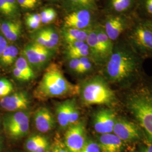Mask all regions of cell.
<instances>
[{"instance_id": "cell-11", "label": "cell", "mask_w": 152, "mask_h": 152, "mask_svg": "<svg viewBox=\"0 0 152 152\" xmlns=\"http://www.w3.org/2000/svg\"><path fill=\"white\" fill-rule=\"evenodd\" d=\"M116 120V114L113 110L100 109L94 114V127L97 132L102 135L112 133Z\"/></svg>"}, {"instance_id": "cell-29", "label": "cell", "mask_w": 152, "mask_h": 152, "mask_svg": "<svg viewBox=\"0 0 152 152\" xmlns=\"http://www.w3.org/2000/svg\"><path fill=\"white\" fill-rule=\"evenodd\" d=\"M26 24L28 27L33 29L38 28L41 24V17L39 14H29L26 16Z\"/></svg>"}, {"instance_id": "cell-27", "label": "cell", "mask_w": 152, "mask_h": 152, "mask_svg": "<svg viewBox=\"0 0 152 152\" xmlns=\"http://www.w3.org/2000/svg\"><path fill=\"white\" fill-rule=\"evenodd\" d=\"M13 90L11 82L6 78H0V99L9 95Z\"/></svg>"}, {"instance_id": "cell-32", "label": "cell", "mask_w": 152, "mask_h": 152, "mask_svg": "<svg viewBox=\"0 0 152 152\" xmlns=\"http://www.w3.org/2000/svg\"><path fill=\"white\" fill-rule=\"evenodd\" d=\"M81 152H101L99 144L92 141H87Z\"/></svg>"}, {"instance_id": "cell-34", "label": "cell", "mask_w": 152, "mask_h": 152, "mask_svg": "<svg viewBox=\"0 0 152 152\" xmlns=\"http://www.w3.org/2000/svg\"><path fill=\"white\" fill-rule=\"evenodd\" d=\"M69 62V66L72 71L78 73L80 66V60L78 58L71 59Z\"/></svg>"}, {"instance_id": "cell-31", "label": "cell", "mask_w": 152, "mask_h": 152, "mask_svg": "<svg viewBox=\"0 0 152 152\" xmlns=\"http://www.w3.org/2000/svg\"><path fill=\"white\" fill-rule=\"evenodd\" d=\"M34 40H35V42L39 44L41 46H43L44 47L50 50L53 49L52 45L50 43L48 39L46 38L43 29L40 30L34 36Z\"/></svg>"}, {"instance_id": "cell-21", "label": "cell", "mask_w": 152, "mask_h": 152, "mask_svg": "<svg viewBox=\"0 0 152 152\" xmlns=\"http://www.w3.org/2000/svg\"><path fill=\"white\" fill-rule=\"evenodd\" d=\"M94 28L96 33L99 44H100L106 55L109 58L113 51L114 46L113 42L109 38L103 26L98 25Z\"/></svg>"}, {"instance_id": "cell-3", "label": "cell", "mask_w": 152, "mask_h": 152, "mask_svg": "<svg viewBox=\"0 0 152 152\" xmlns=\"http://www.w3.org/2000/svg\"><path fill=\"white\" fill-rule=\"evenodd\" d=\"M126 105L152 141V88H136L127 96Z\"/></svg>"}, {"instance_id": "cell-4", "label": "cell", "mask_w": 152, "mask_h": 152, "mask_svg": "<svg viewBox=\"0 0 152 152\" xmlns=\"http://www.w3.org/2000/svg\"><path fill=\"white\" fill-rule=\"evenodd\" d=\"M124 35L126 42L139 56H152V21L134 15L132 23Z\"/></svg>"}, {"instance_id": "cell-23", "label": "cell", "mask_w": 152, "mask_h": 152, "mask_svg": "<svg viewBox=\"0 0 152 152\" xmlns=\"http://www.w3.org/2000/svg\"><path fill=\"white\" fill-rule=\"evenodd\" d=\"M15 67L19 69L24 76L26 81L31 80L35 77L34 71H33L31 65L24 57L21 56L16 59Z\"/></svg>"}, {"instance_id": "cell-35", "label": "cell", "mask_w": 152, "mask_h": 152, "mask_svg": "<svg viewBox=\"0 0 152 152\" xmlns=\"http://www.w3.org/2000/svg\"><path fill=\"white\" fill-rule=\"evenodd\" d=\"M49 145V141L45 137L44 140L39 145L37 149L34 152H46L48 150Z\"/></svg>"}, {"instance_id": "cell-17", "label": "cell", "mask_w": 152, "mask_h": 152, "mask_svg": "<svg viewBox=\"0 0 152 152\" xmlns=\"http://www.w3.org/2000/svg\"><path fill=\"white\" fill-rule=\"evenodd\" d=\"M137 0H109L110 14L131 15L134 14Z\"/></svg>"}, {"instance_id": "cell-46", "label": "cell", "mask_w": 152, "mask_h": 152, "mask_svg": "<svg viewBox=\"0 0 152 152\" xmlns=\"http://www.w3.org/2000/svg\"><path fill=\"white\" fill-rule=\"evenodd\" d=\"M0 125H1V118H0Z\"/></svg>"}, {"instance_id": "cell-44", "label": "cell", "mask_w": 152, "mask_h": 152, "mask_svg": "<svg viewBox=\"0 0 152 152\" xmlns=\"http://www.w3.org/2000/svg\"><path fill=\"white\" fill-rule=\"evenodd\" d=\"M2 146V139L1 136H0V151H1Z\"/></svg>"}, {"instance_id": "cell-26", "label": "cell", "mask_w": 152, "mask_h": 152, "mask_svg": "<svg viewBox=\"0 0 152 152\" xmlns=\"http://www.w3.org/2000/svg\"><path fill=\"white\" fill-rule=\"evenodd\" d=\"M41 22L43 24H49L53 22L56 18V12L53 8H48L44 10L40 14Z\"/></svg>"}, {"instance_id": "cell-40", "label": "cell", "mask_w": 152, "mask_h": 152, "mask_svg": "<svg viewBox=\"0 0 152 152\" xmlns=\"http://www.w3.org/2000/svg\"><path fill=\"white\" fill-rule=\"evenodd\" d=\"M7 46V42L5 38H4L3 36H2L1 35H0V56Z\"/></svg>"}, {"instance_id": "cell-15", "label": "cell", "mask_w": 152, "mask_h": 152, "mask_svg": "<svg viewBox=\"0 0 152 152\" xmlns=\"http://www.w3.org/2000/svg\"><path fill=\"white\" fill-rule=\"evenodd\" d=\"M98 144L101 152H122L124 147V142L112 133L102 135Z\"/></svg>"}, {"instance_id": "cell-18", "label": "cell", "mask_w": 152, "mask_h": 152, "mask_svg": "<svg viewBox=\"0 0 152 152\" xmlns=\"http://www.w3.org/2000/svg\"><path fill=\"white\" fill-rule=\"evenodd\" d=\"M72 99H68L59 104L56 108L57 120L60 127L67 129L69 126V118Z\"/></svg>"}, {"instance_id": "cell-28", "label": "cell", "mask_w": 152, "mask_h": 152, "mask_svg": "<svg viewBox=\"0 0 152 152\" xmlns=\"http://www.w3.org/2000/svg\"><path fill=\"white\" fill-rule=\"evenodd\" d=\"M43 31L46 38L52 45L53 49H54L59 43V38L58 34L56 31L51 28L43 29Z\"/></svg>"}, {"instance_id": "cell-47", "label": "cell", "mask_w": 152, "mask_h": 152, "mask_svg": "<svg viewBox=\"0 0 152 152\" xmlns=\"http://www.w3.org/2000/svg\"></svg>"}, {"instance_id": "cell-13", "label": "cell", "mask_w": 152, "mask_h": 152, "mask_svg": "<svg viewBox=\"0 0 152 152\" xmlns=\"http://www.w3.org/2000/svg\"><path fill=\"white\" fill-rule=\"evenodd\" d=\"M29 105V99L25 92H15L0 99V106L9 112L25 111Z\"/></svg>"}, {"instance_id": "cell-43", "label": "cell", "mask_w": 152, "mask_h": 152, "mask_svg": "<svg viewBox=\"0 0 152 152\" xmlns=\"http://www.w3.org/2000/svg\"><path fill=\"white\" fill-rule=\"evenodd\" d=\"M32 4H33V5L36 6V5L37 4V0H28Z\"/></svg>"}, {"instance_id": "cell-45", "label": "cell", "mask_w": 152, "mask_h": 152, "mask_svg": "<svg viewBox=\"0 0 152 152\" xmlns=\"http://www.w3.org/2000/svg\"><path fill=\"white\" fill-rule=\"evenodd\" d=\"M91 3H92L93 5H94L96 6V1L95 0H88Z\"/></svg>"}, {"instance_id": "cell-16", "label": "cell", "mask_w": 152, "mask_h": 152, "mask_svg": "<svg viewBox=\"0 0 152 152\" xmlns=\"http://www.w3.org/2000/svg\"><path fill=\"white\" fill-rule=\"evenodd\" d=\"M86 42L88 46L90 54L92 55L96 62L104 63L107 61L109 58L99 42L96 33L94 28L89 33Z\"/></svg>"}, {"instance_id": "cell-41", "label": "cell", "mask_w": 152, "mask_h": 152, "mask_svg": "<svg viewBox=\"0 0 152 152\" xmlns=\"http://www.w3.org/2000/svg\"><path fill=\"white\" fill-rule=\"evenodd\" d=\"M7 2L11 11L14 12L16 9V0H7Z\"/></svg>"}, {"instance_id": "cell-24", "label": "cell", "mask_w": 152, "mask_h": 152, "mask_svg": "<svg viewBox=\"0 0 152 152\" xmlns=\"http://www.w3.org/2000/svg\"><path fill=\"white\" fill-rule=\"evenodd\" d=\"M18 49L13 45L7 46L0 56V63L5 66L10 65L16 60Z\"/></svg>"}, {"instance_id": "cell-39", "label": "cell", "mask_w": 152, "mask_h": 152, "mask_svg": "<svg viewBox=\"0 0 152 152\" xmlns=\"http://www.w3.org/2000/svg\"><path fill=\"white\" fill-rule=\"evenodd\" d=\"M13 75L18 80H19L21 81H26V80L24 76H23L20 71L15 67L13 69Z\"/></svg>"}, {"instance_id": "cell-1", "label": "cell", "mask_w": 152, "mask_h": 152, "mask_svg": "<svg viewBox=\"0 0 152 152\" xmlns=\"http://www.w3.org/2000/svg\"><path fill=\"white\" fill-rule=\"evenodd\" d=\"M140 56L125 40L114 46L106 64V74L110 81H126L137 73L140 68Z\"/></svg>"}, {"instance_id": "cell-8", "label": "cell", "mask_w": 152, "mask_h": 152, "mask_svg": "<svg viewBox=\"0 0 152 152\" xmlns=\"http://www.w3.org/2000/svg\"><path fill=\"white\" fill-rule=\"evenodd\" d=\"M87 141L83 122L78 121L67 128L64 135V144L68 152H81Z\"/></svg>"}, {"instance_id": "cell-30", "label": "cell", "mask_w": 152, "mask_h": 152, "mask_svg": "<svg viewBox=\"0 0 152 152\" xmlns=\"http://www.w3.org/2000/svg\"><path fill=\"white\" fill-rule=\"evenodd\" d=\"M80 116V112L77 107L76 101L75 99H72L71 107H70V113L69 118V126L73 125L78 121Z\"/></svg>"}, {"instance_id": "cell-37", "label": "cell", "mask_w": 152, "mask_h": 152, "mask_svg": "<svg viewBox=\"0 0 152 152\" xmlns=\"http://www.w3.org/2000/svg\"><path fill=\"white\" fill-rule=\"evenodd\" d=\"M17 2L19 5L24 9H31L35 7L28 0H17Z\"/></svg>"}, {"instance_id": "cell-2", "label": "cell", "mask_w": 152, "mask_h": 152, "mask_svg": "<svg viewBox=\"0 0 152 152\" xmlns=\"http://www.w3.org/2000/svg\"><path fill=\"white\" fill-rule=\"evenodd\" d=\"M79 91L78 86L66 79L60 66L52 63L46 69L34 94L36 98L43 100L50 98L72 96Z\"/></svg>"}, {"instance_id": "cell-12", "label": "cell", "mask_w": 152, "mask_h": 152, "mask_svg": "<svg viewBox=\"0 0 152 152\" xmlns=\"http://www.w3.org/2000/svg\"><path fill=\"white\" fill-rule=\"evenodd\" d=\"M91 11L87 9H77L64 18V26L66 28L84 29L91 27Z\"/></svg>"}, {"instance_id": "cell-20", "label": "cell", "mask_w": 152, "mask_h": 152, "mask_svg": "<svg viewBox=\"0 0 152 152\" xmlns=\"http://www.w3.org/2000/svg\"><path fill=\"white\" fill-rule=\"evenodd\" d=\"M92 28H90L84 29L67 28L64 33V38L68 44L76 41L86 42L88 35Z\"/></svg>"}, {"instance_id": "cell-36", "label": "cell", "mask_w": 152, "mask_h": 152, "mask_svg": "<svg viewBox=\"0 0 152 152\" xmlns=\"http://www.w3.org/2000/svg\"><path fill=\"white\" fill-rule=\"evenodd\" d=\"M92 68V64L90 62V61H88L87 62L80 64V69L78 73H86L88 71H90Z\"/></svg>"}, {"instance_id": "cell-33", "label": "cell", "mask_w": 152, "mask_h": 152, "mask_svg": "<svg viewBox=\"0 0 152 152\" xmlns=\"http://www.w3.org/2000/svg\"><path fill=\"white\" fill-rule=\"evenodd\" d=\"M0 11L7 15L13 13L9 5L7 0H0Z\"/></svg>"}, {"instance_id": "cell-42", "label": "cell", "mask_w": 152, "mask_h": 152, "mask_svg": "<svg viewBox=\"0 0 152 152\" xmlns=\"http://www.w3.org/2000/svg\"><path fill=\"white\" fill-rule=\"evenodd\" d=\"M141 152H152V144L144 148Z\"/></svg>"}, {"instance_id": "cell-5", "label": "cell", "mask_w": 152, "mask_h": 152, "mask_svg": "<svg viewBox=\"0 0 152 152\" xmlns=\"http://www.w3.org/2000/svg\"><path fill=\"white\" fill-rule=\"evenodd\" d=\"M80 91L83 103L87 105H111L116 100L114 91L100 76L88 80Z\"/></svg>"}, {"instance_id": "cell-25", "label": "cell", "mask_w": 152, "mask_h": 152, "mask_svg": "<svg viewBox=\"0 0 152 152\" xmlns=\"http://www.w3.org/2000/svg\"><path fill=\"white\" fill-rule=\"evenodd\" d=\"M45 137L39 135H34L29 137L26 141V146L29 152H34L39 145L44 140Z\"/></svg>"}, {"instance_id": "cell-38", "label": "cell", "mask_w": 152, "mask_h": 152, "mask_svg": "<svg viewBox=\"0 0 152 152\" xmlns=\"http://www.w3.org/2000/svg\"><path fill=\"white\" fill-rule=\"evenodd\" d=\"M53 152H68L67 149H65V147L63 146V145L60 143L55 142L54 146L53 148Z\"/></svg>"}, {"instance_id": "cell-14", "label": "cell", "mask_w": 152, "mask_h": 152, "mask_svg": "<svg viewBox=\"0 0 152 152\" xmlns=\"http://www.w3.org/2000/svg\"><path fill=\"white\" fill-rule=\"evenodd\" d=\"M34 121L37 130L42 133L49 132L55 127L54 117L46 107H40L35 112Z\"/></svg>"}, {"instance_id": "cell-6", "label": "cell", "mask_w": 152, "mask_h": 152, "mask_svg": "<svg viewBox=\"0 0 152 152\" xmlns=\"http://www.w3.org/2000/svg\"><path fill=\"white\" fill-rule=\"evenodd\" d=\"M3 126L7 136L15 139L22 138L29 132V114L25 111H18L6 114L3 118Z\"/></svg>"}, {"instance_id": "cell-10", "label": "cell", "mask_w": 152, "mask_h": 152, "mask_svg": "<svg viewBox=\"0 0 152 152\" xmlns=\"http://www.w3.org/2000/svg\"><path fill=\"white\" fill-rule=\"evenodd\" d=\"M113 132L124 142L135 141L141 136L140 130L136 124L121 118H117Z\"/></svg>"}, {"instance_id": "cell-7", "label": "cell", "mask_w": 152, "mask_h": 152, "mask_svg": "<svg viewBox=\"0 0 152 152\" xmlns=\"http://www.w3.org/2000/svg\"><path fill=\"white\" fill-rule=\"evenodd\" d=\"M134 19V14L131 15L109 14L106 17L104 28L109 38L113 42L124 35L130 28Z\"/></svg>"}, {"instance_id": "cell-9", "label": "cell", "mask_w": 152, "mask_h": 152, "mask_svg": "<svg viewBox=\"0 0 152 152\" xmlns=\"http://www.w3.org/2000/svg\"><path fill=\"white\" fill-rule=\"evenodd\" d=\"M51 50L34 42L28 44L24 48L23 55L30 65L39 68L50 59L52 55Z\"/></svg>"}, {"instance_id": "cell-22", "label": "cell", "mask_w": 152, "mask_h": 152, "mask_svg": "<svg viewBox=\"0 0 152 152\" xmlns=\"http://www.w3.org/2000/svg\"><path fill=\"white\" fill-rule=\"evenodd\" d=\"M134 15L152 22V0H137Z\"/></svg>"}, {"instance_id": "cell-19", "label": "cell", "mask_w": 152, "mask_h": 152, "mask_svg": "<svg viewBox=\"0 0 152 152\" xmlns=\"http://www.w3.org/2000/svg\"><path fill=\"white\" fill-rule=\"evenodd\" d=\"M0 30L8 40L15 41L20 36L22 26L19 22H4L0 25Z\"/></svg>"}]
</instances>
